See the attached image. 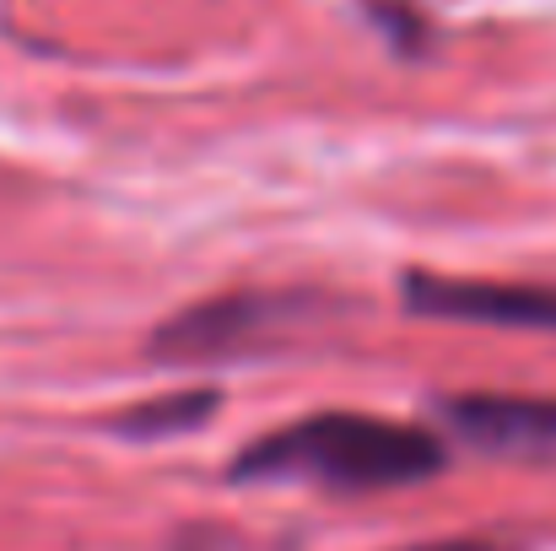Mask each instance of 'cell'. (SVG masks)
<instances>
[{
	"instance_id": "6da1fadb",
	"label": "cell",
	"mask_w": 556,
	"mask_h": 551,
	"mask_svg": "<svg viewBox=\"0 0 556 551\" xmlns=\"http://www.w3.org/2000/svg\"><path fill=\"white\" fill-rule=\"evenodd\" d=\"M443 465L448 454L427 427L363 411H319L254 438L232 460V481H314L336 492H378L432 481Z\"/></svg>"
},
{
	"instance_id": "7a4b0ae2",
	"label": "cell",
	"mask_w": 556,
	"mask_h": 551,
	"mask_svg": "<svg viewBox=\"0 0 556 551\" xmlns=\"http://www.w3.org/2000/svg\"><path fill=\"white\" fill-rule=\"evenodd\" d=\"M314 314H319V303L292 298V292H222L211 303H194L179 320H168L152 336V358H163V363L243 358V352L281 341L287 330L314 325Z\"/></svg>"
},
{
	"instance_id": "3957f363",
	"label": "cell",
	"mask_w": 556,
	"mask_h": 551,
	"mask_svg": "<svg viewBox=\"0 0 556 551\" xmlns=\"http://www.w3.org/2000/svg\"><path fill=\"white\" fill-rule=\"evenodd\" d=\"M400 298L421 320L448 325H492V330H546L556 336V287L541 281H465V276H432L405 271Z\"/></svg>"
},
{
	"instance_id": "277c9868",
	"label": "cell",
	"mask_w": 556,
	"mask_h": 551,
	"mask_svg": "<svg viewBox=\"0 0 556 551\" xmlns=\"http://www.w3.org/2000/svg\"><path fill=\"white\" fill-rule=\"evenodd\" d=\"M438 416L470 449L556 454V400H541V395H443Z\"/></svg>"
},
{
	"instance_id": "5b68a950",
	"label": "cell",
	"mask_w": 556,
	"mask_h": 551,
	"mask_svg": "<svg viewBox=\"0 0 556 551\" xmlns=\"http://www.w3.org/2000/svg\"><path fill=\"white\" fill-rule=\"evenodd\" d=\"M216 405H222L216 389H179V395H163V400L119 411L114 433L119 438H174V433H189V427H205V416Z\"/></svg>"
},
{
	"instance_id": "8992f818",
	"label": "cell",
	"mask_w": 556,
	"mask_h": 551,
	"mask_svg": "<svg viewBox=\"0 0 556 551\" xmlns=\"http://www.w3.org/2000/svg\"><path fill=\"white\" fill-rule=\"evenodd\" d=\"M372 16L389 27V38H394L400 49H416V43H421V22H416L410 5H400V0H372Z\"/></svg>"
},
{
	"instance_id": "52a82bcc",
	"label": "cell",
	"mask_w": 556,
	"mask_h": 551,
	"mask_svg": "<svg viewBox=\"0 0 556 551\" xmlns=\"http://www.w3.org/2000/svg\"><path fill=\"white\" fill-rule=\"evenodd\" d=\"M405 551H514L497 541H427V547H405Z\"/></svg>"
}]
</instances>
